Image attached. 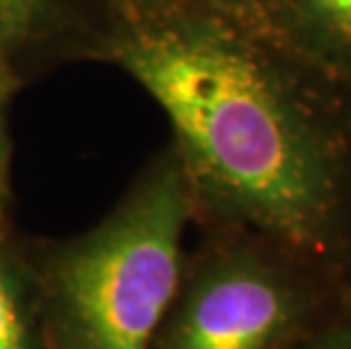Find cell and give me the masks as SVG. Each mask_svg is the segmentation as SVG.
Returning <instances> with one entry per match:
<instances>
[{"mask_svg": "<svg viewBox=\"0 0 351 349\" xmlns=\"http://www.w3.org/2000/svg\"><path fill=\"white\" fill-rule=\"evenodd\" d=\"M7 48L0 46V209H5V202L10 197V157L12 143L10 132H7V107H10V95L14 91L12 69L7 64Z\"/></svg>", "mask_w": 351, "mask_h": 349, "instance_id": "obj_8", "label": "cell"}, {"mask_svg": "<svg viewBox=\"0 0 351 349\" xmlns=\"http://www.w3.org/2000/svg\"><path fill=\"white\" fill-rule=\"evenodd\" d=\"M290 349H351V311L324 317Z\"/></svg>", "mask_w": 351, "mask_h": 349, "instance_id": "obj_9", "label": "cell"}, {"mask_svg": "<svg viewBox=\"0 0 351 349\" xmlns=\"http://www.w3.org/2000/svg\"><path fill=\"white\" fill-rule=\"evenodd\" d=\"M0 349H48L34 272L0 236Z\"/></svg>", "mask_w": 351, "mask_h": 349, "instance_id": "obj_5", "label": "cell"}, {"mask_svg": "<svg viewBox=\"0 0 351 349\" xmlns=\"http://www.w3.org/2000/svg\"><path fill=\"white\" fill-rule=\"evenodd\" d=\"M123 21L163 19L175 14L208 12L238 19L263 29V0H118Z\"/></svg>", "mask_w": 351, "mask_h": 349, "instance_id": "obj_6", "label": "cell"}, {"mask_svg": "<svg viewBox=\"0 0 351 349\" xmlns=\"http://www.w3.org/2000/svg\"><path fill=\"white\" fill-rule=\"evenodd\" d=\"M0 236H3V209H0Z\"/></svg>", "mask_w": 351, "mask_h": 349, "instance_id": "obj_10", "label": "cell"}, {"mask_svg": "<svg viewBox=\"0 0 351 349\" xmlns=\"http://www.w3.org/2000/svg\"><path fill=\"white\" fill-rule=\"evenodd\" d=\"M195 213L170 150L98 227L52 250L32 270L48 349H150L182 286Z\"/></svg>", "mask_w": 351, "mask_h": 349, "instance_id": "obj_2", "label": "cell"}, {"mask_svg": "<svg viewBox=\"0 0 351 349\" xmlns=\"http://www.w3.org/2000/svg\"><path fill=\"white\" fill-rule=\"evenodd\" d=\"M263 32L328 86L351 91V0H263Z\"/></svg>", "mask_w": 351, "mask_h": 349, "instance_id": "obj_4", "label": "cell"}, {"mask_svg": "<svg viewBox=\"0 0 351 349\" xmlns=\"http://www.w3.org/2000/svg\"><path fill=\"white\" fill-rule=\"evenodd\" d=\"M311 263L245 234L186 272L150 349H290L326 317Z\"/></svg>", "mask_w": 351, "mask_h": 349, "instance_id": "obj_3", "label": "cell"}, {"mask_svg": "<svg viewBox=\"0 0 351 349\" xmlns=\"http://www.w3.org/2000/svg\"><path fill=\"white\" fill-rule=\"evenodd\" d=\"M102 53L166 111L195 211L311 265L340 254L351 136L333 86L208 12L123 21Z\"/></svg>", "mask_w": 351, "mask_h": 349, "instance_id": "obj_1", "label": "cell"}, {"mask_svg": "<svg viewBox=\"0 0 351 349\" xmlns=\"http://www.w3.org/2000/svg\"><path fill=\"white\" fill-rule=\"evenodd\" d=\"M46 7L48 0H0V46L10 48L32 34Z\"/></svg>", "mask_w": 351, "mask_h": 349, "instance_id": "obj_7", "label": "cell"}]
</instances>
